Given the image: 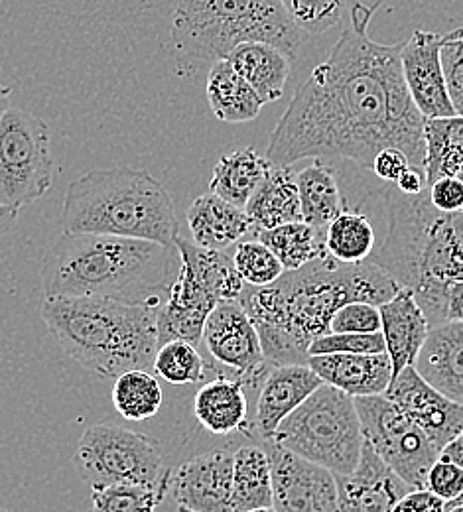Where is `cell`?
Returning a JSON list of instances; mask_svg holds the SVG:
<instances>
[{"instance_id":"11a10c76","label":"cell","mask_w":463,"mask_h":512,"mask_svg":"<svg viewBox=\"0 0 463 512\" xmlns=\"http://www.w3.org/2000/svg\"><path fill=\"white\" fill-rule=\"evenodd\" d=\"M178 512H190V511H184V509H178ZM249 512H276L272 507H268V509H257V511H249Z\"/></svg>"},{"instance_id":"277c9868","label":"cell","mask_w":463,"mask_h":512,"mask_svg":"<svg viewBox=\"0 0 463 512\" xmlns=\"http://www.w3.org/2000/svg\"><path fill=\"white\" fill-rule=\"evenodd\" d=\"M389 233L371 262L410 288L430 327L448 323V286L463 280V211L434 207L428 190L404 195L387 192Z\"/></svg>"},{"instance_id":"30bf717a","label":"cell","mask_w":463,"mask_h":512,"mask_svg":"<svg viewBox=\"0 0 463 512\" xmlns=\"http://www.w3.org/2000/svg\"><path fill=\"white\" fill-rule=\"evenodd\" d=\"M52 186L50 128L32 113L8 109L0 121V203L20 209Z\"/></svg>"},{"instance_id":"8992f818","label":"cell","mask_w":463,"mask_h":512,"mask_svg":"<svg viewBox=\"0 0 463 512\" xmlns=\"http://www.w3.org/2000/svg\"><path fill=\"white\" fill-rule=\"evenodd\" d=\"M62 233H95L174 247L180 237L176 207L146 170L127 166L91 170L67 186Z\"/></svg>"},{"instance_id":"ab89813d","label":"cell","mask_w":463,"mask_h":512,"mask_svg":"<svg viewBox=\"0 0 463 512\" xmlns=\"http://www.w3.org/2000/svg\"><path fill=\"white\" fill-rule=\"evenodd\" d=\"M314 355H371L387 353L383 333H326L310 345Z\"/></svg>"},{"instance_id":"f35d334b","label":"cell","mask_w":463,"mask_h":512,"mask_svg":"<svg viewBox=\"0 0 463 512\" xmlns=\"http://www.w3.org/2000/svg\"><path fill=\"white\" fill-rule=\"evenodd\" d=\"M233 262L247 286L274 284L286 270L278 256L261 241H245L235 245Z\"/></svg>"},{"instance_id":"3957f363","label":"cell","mask_w":463,"mask_h":512,"mask_svg":"<svg viewBox=\"0 0 463 512\" xmlns=\"http://www.w3.org/2000/svg\"><path fill=\"white\" fill-rule=\"evenodd\" d=\"M178 247L154 241L62 233L42 260L44 298H103L134 306L168 300L180 274Z\"/></svg>"},{"instance_id":"6da1fadb","label":"cell","mask_w":463,"mask_h":512,"mask_svg":"<svg viewBox=\"0 0 463 512\" xmlns=\"http://www.w3.org/2000/svg\"><path fill=\"white\" fill-rule=\"evenodd\" d=\"M424 121L404 81L400 44H379L351 26L294 93L266 158L276 168L304 158H345L373 168L381 150L400 148L424 170Z\"/></svg>"},{"instance_id":"83f0119b","label":"cell","mask_w":463,"mask_h":512,"mask_svg":"<svg viewBox=\"0 0 463 512\" xmlns=\"http://www.w3.org/2000/svg\"><path fill=\"white\" fill-rule=\"evenodd\" d=\"M270 168L272 164L268 158L261 156L255 148L235 150L219 158L217 166L213 168L209 192L245 209Z\"/></svg>"},{"instance_id":"52a82bcc","label":"cell","mask_w":463,"mask_h":512,"mask_svg":"<svg viewBox=\"0 0 463 512\" xmlns=\"http://www.w3.org/2000/svg\"><path fill=\"white\" fill-rule=\"evenodd\" d=\"M170 38L188 58L219 62L237 46L265 42L296 58L302 34L280 0H178Z\"/></svg>"},{"instance_id":"5b68a950","label":"cell","mask_w":463,"mask_h":512,"mask_svg":"<svg viewBox=\"0 0 463 512\" xmlns=\"http://www.w3.org/2000/svg\"><path fill=\"white\" fill-rule=\"evenodd\" d=\"M158 306L103 298H44L40 316L64 353L99 379L152 369L158 351Z\"/></svg>"},{"instance_id":"ffe728a7","label":"cell","mask_w":463,"mask_h":512,"mask_svg":"<svg viewBox=\"0 0 463 512\" xmlns=\"http://www.w3.org/2000/svg\"><path fill=\"white\" fill-rule=\"evenodd\" d=\"M385 349L393 365V379L406 367H414L428 335L430 321L418 306L414 292L400 286L397 294L379 306Z\"/></svg>"},{"instance_id":"d590c367","label":"cell","mask_w":463,"mask_h":512,"mask_svg":"<svg viewBox=\"0 0 463 512\" xmlns=\"http://www.w3.org/2000/svg\"><path fill=\"white\" fill-rule=\"evenodd\" d=\"M172 475L152 485H111L93 489V512H156L170 491Z\"/></svg>"},{"instance_id":"4dcf8cb0","label":"cell","mask_w":463,"mask_h":512,"mask_svg":"<svg viewBox=\"0 0 463 512\" xmlns=\"http://www.w3.org/2000/svg\"><path fill=\"white\" fill-rule=\"evenodd\" d=\"M257 237L278 256L284 270H300L306 264L328 255L326 229H318L306 221L263 229L257 233Z\"/></svg>"},{"instance_id":"ba28073f","label":"cell","mask_w":463,"mask_h":512,"mask_svg":"<svg viewBox=\"0 0 463 512\" xmlns=\"http://www.w3.org/2000/svg\"><path fill=\"white\" fill-rule=\"evenodd\" d=\"M272 442L335 475L353 473L365 444L355 398L331 384H322L280 422Z\"/></svg>"},{"instance_id":"f546056e","label":"cell","mask_w":463,"mask_h":512,"mask_svg":"<svg viewBox=\"0 0 463 512\" xmlns=\"http://www.w3.org/2000/svg\"><path fill=\"white\" fill-rule=\"evenodd\" d=\"M426 186L444 176H456L463 164V115L424 121Z\"/></svg>"},{"instance_id":"484cf974","label":"cell","mask_w":463,"mask_h":512,"mask_svg":"<svg viewBox=\"0 0 463 512\" xmlns=\"http://www.w3.org/2000/svg\"><path fill=\"white\" fill-rule=\"evenodd\" d=\"M225 60L257 91L265 105L284 95L292 60L276 46L247 42L237 46Z\"/></svg>"},{"instance_id":"9f6ffc18","label":"cell","mask_w":463,"mask_h":512,"mask_svg":"<svg viewBox=\"0 0 463 512\" xmlns=\"http://www.w3.org/2000/svg\"><path fill=\"white\" fill-rule=\"evenodd\" d=\"M456 176H458V178H460V180H462V182H463V164H462V168H460V170H458V174H456Z\"/></svg>"},{"instance_id":"5bb4252c","label":"cell","mask_w":463,"mask_h":512,"mask_svg":"<svg viewBox=\"0 0 463 512\" xmlns=\"http://www.w3.org/2000/svg\"><path fill=\"white\" fill-rule=\"evenodd\" d=\"M385 396L406 412L440 451L463 430V404L426 383L416 367L400 371Z\"/></svg>"},{"instance_id":"d6986e66","label":"cell","mask_w":463,"mask_h":512,"mask_svg":"<svg viewBox=\"0 0 463 512\" xmlns=\"http://www.w3.org/2000/svg\"><path fill=\"white\" fill-rule=\"evenodd\" d=\"M324 381L310 365H272L259 388L253 428L263 442L272 440L280 422L290 416Z\"/></svg>"},{"instance_id":"44dd1931","label":"cell","mask_w":463,"mask_h":512,"mask_svg":"<svg viewBox=\"0 0 463 512\" xmlns=\"http://www.w3.org/2000/svg\"><path fill=\"white\" fill-rule=\"evenodd\" d=\"M308 365L324 383L353 398L385 394L393 381V365L387 353L314 355Z\"/></svg>"},{"instance_id":"7c38bea8","label":"cell","mask_w":463,"mask_h":512,"mask_svg":"<svg viewBox=\"0 0 463 512\" xmlns=\"http://www.w3.org/2000/svg\"><path fill=\"white\" fill-rule=\"evenodd\" d=\"M201 343L211 355L209 371L259 390L270 363L266 361L259 331L239 300L221 302L209 314Z\"/></svg>"},{"instance_id":"8d00e7d4","label":"cell","mask_w":463,"mask_h":512,"mask_svg":"<svg viewBox=\"0 0 463 512\" xmlns=\"http://www.w3.org/2000/svg\"><path fill=\"white\" fill-rule=\"evenodd\" d=\"M152 371L170 384H198L207 379L209 365L198 351V345L188 341H168L156 351Z\"/></svg>"},{"instance_id":"db71d44e","label":"cell","mask_w":463,"mask_h":512,"mask_svg":"<svg viewBox=\"0 0 463 512\" xmlns=\"http://www.w3.org/2000/svg\"><path fill=\"white\" fill-rule=\"evenodd\" d=\"M444 512H463V499H456V501L446 503Z\"/></svg>"},{"instance_id":"c3c4849f","label":"cell","mask_w":463,"mask_h":512,"mask_svg":"<svg viewBox=\"0 0 463 512\" xmlns=\"http://www.w3.org/2000/svg\"><path fill=\"white\" fill-rule=\"evenodd\" d=\"M397 190L404 195H418L426 190V174L422 168L410 166L404 174H400L397 182Z\"/></svg>"},{"instance_id":"7bdbcfd3","label":"cell","mask_w":463,"mask_h":512,"mask_svg":"<svg viewBox=\"0 0 463 512\" xmlns=\"http://www.w3.org/2000/svg\"><path fill=\"white\" fill-rule=\"evenodd\" d=\"M426 489L446 503L460 499L463 495V467L438 457L428 471Z\"/></svg>"},{"instance_id":"603a6c76","label":"cell","mask_w":463,"mask_h":512,"mask_svg":"<svg viewBox=\"0 0 463 512\" xmlns=\"http://www.w3.org/2000/svg\"><path fill=\"white\" fill-rule=\"evenodd\" d=\"M186 217L192 241L203 249L227 251L255 231V225L243 207L211 192L198 197L190 205Z\"/></svg>"},{"instance_id":"836d02e7","label":"cell","mask_w":463,"mask_h":512,"mask_svg":"<svg viewBox=\"0 0 463 512\" xmlns=\"http://www.w3.org/2000/svg\"><path fill=\"white\" fill-rule=\"evenodd\" d=\"M326 251L341 264H359L375 253V229L371 221L349 207L326 227Z\"/></svg>"},{"instance_id":"816d5d0a","label":"cell","mask_w":463,"mask_h":512,"mask_svg":"<svg viewBox=\"0 0 463 512\" xmlns=\"http://www.w3.org/2000/svg\"><path fill=\"white\" fill-rule=\"evenodd\" d=\"M18 221V209L0 203V237L10 233Z\"/></svg>"},{"instance_id":"7a4b0ae2","label":"cell","mask_w":463,"mask_h":512,"mask_svg":"<svg viewBox=\"0 0 463 512\" xmlns=\"http://www.w3.org/2000/svg\"><path fill=\"white\" fill-rule=\"evenodd\" d=\"M397 280L371 260L341 264L324 255L274 284L245 286L239 302L255 323L270 365H308L310 345L330 333L331 318L349 302L385 304Z\"/></svg>"},{"instance_id":"1f68e13d","label":"cell","mask_w":463,"mask_h":512,"mask_svg":"<svg viewBox=\"0 0 463 512\" xmlns=\"http://www.w3.org/2000/svg\"><path fill=\"white\" fill-rule=\"evenodd\" d=\"M176 247L182 258V264L190 266L198 274L199 278L211 288V292L217 296L219 302L241 298L247 284L239 276L233 256L227 255L225 251L203 249L194 241H188L184 237L176 239Z\"/></svg>"},{"instance_id":"7dc6e473","label":"cell","mask_w":463,"mask_h":512,"mask_svg":"<svg viewBox=\"0 0 463 512\" xmlns=\"http://www.w3.org/2000/svg\"><path fill=\"white\" fill-rule=\"evenodd\" d=\"M387 0H349L351 10V26L359 32H365L373 14L385 4Z\"/></svg>"},{"instance_id":"2e32d148","label":"cell","mask_w":463,"mask_h":512,"mask_svg":"<svg viewBox=\"0 0 463 512\" xmlns=\"http://www.w3.org/2000/svg\"><path fill=\"white\" fill-rule=\"evenodd\" d=\"M235 453L217 449L182 463L172 473L170 491L178 509L231 512Z\"/></svg>"},{"instance_id":"f907efd6","label":"cell","mask_w":463,"mask_h":512,"mask_svg":"<svg viewBox=\"0 0 463 512\" xmlns=\"http://www.w3.org/2000/svg\"><path fill=\"white\" fill-rule=\"evenodd\" d=\"M440 457L463 467V430L452 442H448V444L442 448Z\"/></svg>"},{"instance_id":"6f0895ef","label":"cell","mask_w":463,"mask_h":512,"mask_svg":"<svg viewBox=\"0 0 463 512\" xmlns=\"http://www.w3.org/2000/svg\"><path fill=\"white\" fill-rule=\"evenodd\" d=\"M460 499H463V495H462V497H460Z\"/></svg>"},{"instance_id":"4316f807","label":"cell","mask_w":463,"mask_h":512,"mask_svg":"<svg viewBox=\"0 0 463 512\" xmlns=\"http://www.w3.org/2000/svg\"><path fill=\"white\" fill-rule=\"evenodd\" d=\"M207 101L213 115L223 123H249L261 115L265 101L233 69L227 60L215 62L205 85Z\"/></svg>"},{"instance_id":"4fadbf2b","label":"cell","mask_w":463,"mask_h":512,"mask_svg":"<svg viewBox=\"0 0 463 512\" xmlns=\"http://www.w3.org/2000/svg\"><path fill=\"white\" fill-rule=\"evenodd\" d=\"M272 465V509L276 512L337 511L335 473L276 442H263Z\"/></svg>"},{"instance_id":"60d3db41","label":"cell","mask_w":463,"mask_h":512,"mask_svg":"<svg viewBox=\"0 0 463 512\" xmlns=\"http://www.w3.org/2000/svg\"><path fill=\"white\" fill-rule=\"evenodd\" d=\"M442 65L454 111L463 115V26L442 36Z\"/></svg>"},{"instance_id":"b9f144b4","label":"cell","mask_w":463,"mask_h":512,"mask_svg":"<svg viewBox=\"0 0 463 512\" xmlns=\"http://www.w3.org/2000/svg\"><path fill=\"white\" fill-rule=\"evenodd\" d=\"M333 333H381L383 321L379 306L369 302H349L331 318Z\"/></svg>"},{"instance_id":"f1b7e54d","label":"cell","mask_w":463,"mask_h":512,"mask_svg":"<svg viewBox=\"0 0 463 512\" xmlns=\"http://www.w3.org/2000/svg\"><path fill=\"white\" fill-rule=\"evenodd\" d=\"M272 507V465L265 446H243L235 451L231 512Z\"/></svg>"},{"instance_id":"681fc988","label":"cell","mask_w":463,"mask_h":512,"mask_svg":"<svg viewBox=\"0 0 463 512\" xmlns=\"http://www.w3.org/2000/svg\"><path fill=\"white\" fill-rule=\"evenodd\" d=\"M446 318L448 321H463V280L452 282L448 286Z\"/></svg>"},{"instance_id":"d4e9b609","label":"cell","mask_w":463,"mask_h":512,"mask_svg":"<svg viewBox=\"0 0 463 512\" xmlns=\"http://www.w3.org/2000/svg\"><path fill=\"white\" fill-rule=\"evenodd\" d=\"M245 211L251 217L257 233L278 225L304 221L296 172L292 166H272L257 192L251 195Z\"/></svg>"},{"instance_id":"e0dca14e","label":"cell","mask_w":463,"mask_h":512,"mask_svg":"<svg viewBox=\"0 0 463 512\" xmlns=\"http://www.w3.org/2000/svg\"><path fill=\"white\" fill-rule=\"evenodd\" d=\"M335 481V512H393L398 501L412 489L377 455L367 440L357 469L349 475H335Z\"/></svg>"},{"instance_id":"bcb514c9","label":"cell","mask_w":463,"mask_h":512,"mask_svg":"<svg viewBox=\"0 0 463 512\" xmlns=\"http://www.w3.org/2000/svg\"><path fill=\"white\" fill-rule=\"evenodd\" d=\"M446 501L436 497L428 489H410L397 505L393 512H444Z\"/></svg>"},{"instance_id":"9c48e42d","label":"cell","mask_w":463,"mask_h":512,"mask_svg":"<svg viewBox=\"0 0 463 512\" xmlns=\"http://www.w3.org/2000/svg\"><path fill=\"white\" fill-rule=\"evenodd\" d=\"M73 463L91 489L152 485L172 475L150 436L109 424H95L83 432Z\"/></svg>"},{"instance_id":"8fae6325","label":"cell","mask_w":463,"mask_h":512,"mask_svg":"<svg viewBox=\"0 0 463 512\" xmlns=\"http://www.w3.org/2000/svg\"><path fill=\"white\" fill-rule=\"evenodd\" d=\"M355 406L371 448L412 489H426L428 471L438 461L440 449L424 430L385 394L359 396Z\"/></svg>"},{"instance_id":"9a60e30c","label":"cell","mask_w":463,"mask_h":512,"mask_svg":"<svg viewBox=\"0 0 463 512\" xmlns=\"http://www.w3.org/2000/svg\"><path fill=\"white\" fill-rule=\"evenodd\" d=\"M400 64L408 93L424 119L456 115L442 65V36L416 30L400 46Z\"/></svg>"},{"instance_id":"f6af8a7d","label":"cell","mask_w":463,"mask_h":512,"mask_svg":"<svg viewBox=\"0 0 463 512\" xmlns=\"http://www.w3.org/2000/svg\"><path fill=\"white\" fill-rule=\"evenodd\" d=\"M410 166L408 156L400 148H385L375 156L371 170L385 182H397Z\"/></svg>"},{"instance_id":"e575fe53","label":"cell","mask_w":463,"mask_h":512,"mask_svg":"<svg viewBox=\"0 0 463 512\" xmlns=\"http://www.w3.org/2000/svg\"><path fill=\"white\" fill-rule=\"evenodd\" d=\"M113 404L117 412L131 422H142L162 408V386L146 369H131L119 375L113 384Z\"/></svg>"},{"instance_id":"74e56055","label":"cell","mask_w":463,"mask_h":512,"mask_svg":"<svg viewBox=\"0 0 463 512\" xmlns=\"http://www.w3.org/2000/svg\"><path fill=\"white\" fill-rule=\"evenodd\" d=\"M290 20L306 34H326L339 26L349 10V0H280Z\"/></svg>"},{"instance_id":"ee69618b","label":"cell","mask_w":463,"mask_h":512,"mask_svg":"<svg viewBox=\"0 0 463 512\" xmlns=\"http://www.w3.org/2000/svg\"><path fill=\"white\" fill-rule=\"evenodd\" d=\"M428 197L440 211H463V182L458 176H444L432 186H426Z\"/></svg>"},{"instance_id":"ac0fdd59","label":"cell","mask_w":463,"mask_h":512,"mask_svg":"<svg viewBox=\"0 0 463 512\" xmlns=\"http://www.w3.org/2000/svg\"><path fill=\"white\" fill-rule=\"evenodd\" d=\"M221 304L198 274L182 264L168 300L158 310V347L180 339L199 345L203 327L215 306Z\"/></svg>"},{"instance_id":"680465c9","label":"cell","mask_w":463,"mask_h":512,"mask_svg":"<svg viewBox=\"0 0 463 512\" xmlns=\"http://www.w3.org/2000/svg\"><path fill=\"white\" fill-rule=\"evenodd\" d=\"M0 512H6V511H0Z\"/></svg>"},{"instance_id":"7402d4cb","label":"cell","mask_w":463,"mask_h":512,"mask_svg":"<svg viewBox=\"0 0 463 512\" xmlns=\"http://www.w3.org/2000/svg\"><path fill=\"white\" fill-rule=\"evenodd\" d=\"M414 367L426 383L463 404V321L432 327Z\"/></svg>"},{"instance_id":"cb8c5ba5","label":"cell","mask_w":463,"mask_h":512,"mask_svg":"<svg viewBox=\"0 0 463 512\" xmlns=\"http://www.w3.org/2000/svg\"><path fill=\"white\" fill-rule=\"evenodd\" d=\"M194 414L199 424L215 436L251 434L245 384L237 379L215 377L203 384L194 400Z\"/></svg>"},{"instance_id":"d6a6232c","label":"cell","mask_w":463,"mask_h":512,"mask_svg":"<svg viewBox=\"0 0 463 512\" xmlns=\"http://www.w3.org/2000/svg\"><path fill=\"white\" fill-rule=\"evenodd\" d=\"M296 184L302 219L318 229H326L345 207L333 170L322 160H314L308 168L298 172Z\"/></svg>"},{"instance_id":"f5cc1de1","label":"cell","mask_w":463,"mask_h":512,"mask_svg":"<svg viewBox=\"0 0 463 512\" xmlns=\"http://www.w3.org/2000/svg\"><path fill=\"white\" fill-rule=\"evenodd\" d=\"M10 87H6V85H2L0 83V121H2V117L6 115V111L10 109Z\"/></svg>"}]
</instances>
